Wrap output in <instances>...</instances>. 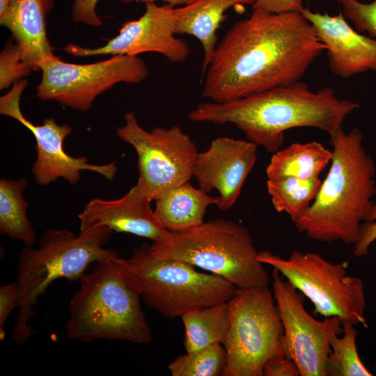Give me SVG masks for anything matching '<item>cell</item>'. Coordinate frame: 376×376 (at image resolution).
Returning <instances> with one entry per match:
<instances>
[{
    "mask_svg": "<svg viewBox=\"0 0 376 376\" xmlns=\"http://www.w3.org/2000/svg\"><path fill=\"white\" fill-rule=\"evenodd\" d=\"M100 0H73L72 17L76 23H82L90 26L98 27L102 25L101 19L96 11Z\"/></svg>",
    "mask_w": 376,
    "mask_h": 376,
    "instance_id": "4dcf8cb0",
    "label": "cell"
},
{
    "mask_svg": "<svg viewBox=\"0 0 376 376\" xmlns=\"http://www.w3.org/2000/svg\"><path fill=\"white\" fill-rule=\"evenodd\" d=\"M253 2V0H189L176 8V34L192 36L202 45L203 75L218 45L217 31L226 18V12L237 6L252 5Z\"/></svg>",
    "mask_w": 376,
    "mask_h": 376,
    "instance_id": "d6986e66",
    "label": "cell"
},
{
    "mask_svg": "<svg viewBox=\"0 0 376 376\" xmlns=\"http://www.w3.org/2000/svg\"><path fill=\"white\" fill-rule=\"evenodd\" d=\"M145 6V12L140 17L123 24L118 33L104 45L90 48L69 43L63 50L79 57L139 56L153 52L162 54L172 63L184 62L190 49L186 41L176 37V8L155 3H148Z\"/></svg>",
    "mask_w": 376,
    "mask_h": 376,
    "instance_id": "5bb4252c",
    "label": "cell"
},
{
    "mask_svg": "<svg viewBox=\"0 0 376 376\" xmlns=\"http://www.w3.org/2000/svg\"><path fill=\"white\" fill-rule=\"evenodd\" d=\"M342 7L344 17L360 33L366 32L376 39V0L363 3L359 0H335Z\"/></svg>",
    "mask_w": 376,
    "mask_h": 376,
    "instance_id": "83f0119b",
    "label": "cell"
},
{
    "mask_svg": "<svg viewBox=\"0 0 376 376\" xmlns=\"http://www.w3.org/2000/svg\"><path fill=\"white\" fill-rule=\"evenodd\" d=\"M374 368H376V361H375V363L374 364Z\"/></svg>",
    "mask_w": 376,
    "mask_h": 376,
    "instance_id": "d590c367",
    "label": "cell"
},
{
    "mask_svg": "<svg viewBox=\"0 0 376 376\" xmlns=\"http://www.w3.org/2000/svg\"><path fill=\"white\" fill-rule=\"evenodd\" d=\"M11 0H0V12L3 11Z\"/></svg>",
    "mask_w": 376,
    "mask_h": 376,
    "instance_id": "e575fe53",
    "label": "cell"
},
{
    "mask_svg": "<svg viewBox=\"0 0 376 376\" xmlns=\"http://www.w3.org/2000/svg\"><path fill=\"white\" fill-rule=\"evenodd\" d=\"M376 241V201L366 220L361 224L357 242L353 245V254L363 257L368 254L370 246Z\"/></svg>",
    "mask_w": 376,
    "mask_h": 376,
    "instance_id": "f1b7e54d",
    "label": "cell"
},
{
    "mask_svg": "<svg viewBox=\"0 0 376 376\" xmlns=\"http://www.w3.org/2000/svg\"><path fill=\"white\" fill-rule=\"evenodd\" d=\"M53 0H11L0 12V24L12 33L22 58L35 70L53 56L47 35L46 19Z\"/></svg>",
    "mask_w": 376,
    "mask_h": 376,
    "instance_id": "ac0fdd59",
    "label": "cell"
},
{
    "mask_svg": "<svg viewBox=\"0 0 376 376\" xmlns=\"http://www.w3.org/2000/svg\"><path fill=\"white\" fill-rule=\"evenodd\" d=\"M363 139L358 127L330 136L329 170L311 205L293 222L298 232L322 242H357L376 195L375 164Z\"/></svg>",
    "mask_w": 376,
    "mask_h": 376,
    "instance_id": "3957f363",
    "label": "cell"
},
{
    "mask_svg": "<svg viewBox=\"0 0 376 376\" xmlns=\"http://www.w3.org/2000/svg\"><path fill=\"white\" fill-rule=\"evenodd\" d=\"M252 9L272 13H299L304 8L301 0H253Z\"/></svg>",
    "mask_w": 376,
    "mask_h": 376,
    "instance_id": "d6a6232c",
    "label": "cell"
},
{
    "mask_svg": "<svg viewBox=\"0 0 376 376\" xmlns=\"http://www.w3.org/2000/svg\"><path fill=\"white\" fill-rule=\"evenodd\" d=\"M332 157V152L321 143H293L273 153L266 168L267 178L295 177L308 180L319 178Z\"/></svg>",
    "mask_w": 376,
    "mask_h": 376,
    "instance_id": "44dd1931",
    "label": "cell"
},
{
    "mask_svg": "<svg viewBox=\"0 0 376 376\" xmlns=\"http://www.w3.org/2000/svg\"><path fill=\"white\" fill-rule=\"evenodd\" d=\"M79 281L68 306V338L85 343L104 339L146 344L152 340L140 302L141 283L125 259L116 256L99 261Z\"/></svg>",
    "mask_w": 376,
    "mask_h": 376,
    "instance_id": "277c9868",
    "label": "cell"
},
{
    "mask_svg": "<svg viewBox=\"0 0 376 376\" xmlns=\"http://www.w3.org/2000/svg\"><path fill=\"white\" fill-rule=\"evenodd\" d=\"M125 261L139 279L143 301L169 319L228 301L238 290L224 278L198 272L189 263L153 256L146 243L134 249Z\"/></svg>",
    "mask_w": 376,
    "mask_h": 376,
    "instance_id": "52a82bcc",
    "label": "cell"
},
{
    "mask_svg": "<svg viewBox=\"0 0 376 376\" xmlns=\"http://www.w3.org/2000/svg\"><path fill=\"white\" fill-rule=\"evenodd\" d=\"M264 376H297L299 371L295 362L285 355L269 359L263 368Z\"/></svg>",
    "mask_w": 376,
    "mask_h": 376,
    "instance_id": "1f68e13d",
    "label": "cell"
},
{
    "mask_svg": "<svg viewBox=\"0 0 376 376\" xmlns=\"http://www.w3.org/2000/svg\"><path fill=\"white\" fill-rule=\"evenodd\" d=\"M40 70L37 97L81 111H88L100 95L116 84H137L149 76L145 61L130 55L86 64L68 63L54 55L41 63Z\"/></svg>",
    "mask_w": 376,
    "mask_h": 376,
    "instance_id": "8fae6325",
    "label": "cell"
},
{
    "mask_svg": "<svg viewBox=\"0 0 376 376\" xmlns=\"http://www.w3.org/2000/svg\"><path fill=\"white\" fill-rule=\"evenodd\" d=\"M324 51L301 13L253 9L218 43L203 75L202 95L225 102L301 81Z\"/></svg>",
    "mask_w": 376,
    "mask_h": 376,
    "instance_id": "6da1fadb",
    "label": "cell"
},
{
    "mask_svg": "<svg viewBox=\"0 0 376 376\" xmlns=\"http://www.w3.org/2000/svg\"><path fill=\"white\" fill-rule=\"evenodd\" d=\"M155 201L154 213L157 221L163 228L175 232L202 224L207 207L217 205L219 196H211L187 181Z\"/></svg>",
    "mask_w": 376,
    "mask_h": 376,
    "instance_id": "ffe728a7",
    "label": "cell"
},
{
    "mask_svg": "<svg viewBox=\"0 0 376 376\" xmlns=\"http://www.w3.org/2000/svg\"><path fill=\"white\" fill-rule=\"evenodd\" d=\"M301 13L325 45L329 68L333 74L347 78L369 70L376 71V39L352 28L342 11L330 15L304 7Z\"/></svg>",
    "mask_w": 376,
    "mask_h": 376,
    "instance_id": "2e32d148",
    "label": "cell"
},
{
    "mask_svg": "<svg viewBox=\"0 0 376 376\" xmlns=\"http://www.w3.org/2000/svg\"><path fill=\"white\" fill-rule=\"evenodd\" d=\"M272 294L283 327L284 355L297 364L301 376H326V361L331 339L342 334V320L336 316L317 320L304 308L305 296L274 268Z\"/></svg>",
    "mask_w": 376,
    "mask_h": 376,
    "instance_id": "7c38bea8",
    "label": "cell"
},
{
    "mask_svg": "<svg viewBox=\"0 0 376 376\" xmlns=\"http://www.w3.org/2000/svg\"><path fill=\"white\" fill-rule=\"evenodd\" d=\"M113 230L95 224L78 235L67 229L49 228L41 235L38 248L25 246L19 254L17 283L19 313L11 337L15 344L25 343L36 333L29 324L36 315L40 297L56 280H79L93 263L119 256L105 248Z\"/></svg>",
    "mask_w": 376,
    "mask_h": 376,
    "instance_id": "5b68a950",
    "label": "cell"
},
{
    "mask_svg": "<svg viewBox=\"0 0 376 376\" xmlns=\"http://www.w3.org/2000/svg\"><path fill=\"white\" fill-rule=\"evenodd\" d=\"M149 249L157 258L189 263L224 278L238 289L266 288L270 282L257 259L250 231L230 220L217 219L171 232L166 242H152Z\"/></svg>",
    "mask_w": 376,
    "mask_h": 376,
    "instance_id": "8992f818",
    "label": "cell"
},
{
    "mask_svg": "<svg viewBox=\"0 0 376 376\" xmlns=\"http://www.w3.org/2000/svg\"><path fill=\"white\" fill-rule=\"evenodd\" d=\"M359 107L339 99L331 88L313 91L298 81L228 102L199 104L188 118L193 122L233 124L249 141L274 153L281 148L285 131L313 127L331 136Z\"/></svg>",
    "mask_w": 376,
    "mask_h": 376,
    "instance_id": "7a4b0ae2",
    "label": "cell"
},
{
    "mask_svg": "<svg viewBox=\"0 0 376 376\" xmlns=\"http://www.w3.org/2000/svg\"><path fill=\"white\" fill-rule=\"evenodd\" d=\"M19 307V290L17 281L0 287V339L4 340L6 322L11 312Z\"/></svg>",
    "mask_w": 376,
    "mask_h": 376,
    "instance_id": "f546056e",
    "label": "cell"
},
{
    "mask_svg": "<svg viewBox=\"0 0 376 376\" xmlns=\"http://www.w3.org/2000/svg\"><path fill=\"white\" fill-rule=\"evenodd\" d=\"M322 182L320 177L308 180L279 177L267 178V188L274 209L285 212L294 222L311 205Z\"/></svg>",
    "mask_w": 376,
    "mask_h": 376,
    "instance_id": "cb8c5ba5",
    "label": "cell"
},
{
    "mask_svg": "<svg viewBox=\"0 0 376 376\" xmlns=\"http://www.w3.org/2000/svg\"><path fill=\"white\" fill-rule=\"evenodd\" d=\"M116 133L135 150L139 174L136 183L152 201L192 177L198 152L179 125L148 131L130 111Z\"/></svg>",
    "mask_w": 376,
    "mask_h": 376,
    "instance_id": "30bf717a",
    "label": "cell"
},
{
    "mask_svg": "<svg viewBox=\"0 0 376 376\" xmlns=\"http://www.w3.org/2000/svg\"><path fill=\"white\" fill-rule=\"evenodd\" d=\"M185 327L187 352L224 343L230 327L228 301L193 310L181 317Z\"/></svg>",
    "mask_w": 376,
    "mask_h": 376,
    "instance_id": "7402d4cb",
    "label": "cell"
},
{
    "mask_svg": "<svg viewBox=\"0 0 376 376\" xmlns=\"http://www.w3.org/2000/svg\"><path fill=\"white\" fill-rule=\"evenodd\" d=\"M257 259L276 269L324 318L336 316L368 328L363 282L347 274V263H334L317 253L297 250L288 258L261 251Z\"/></svg>",
    "mask_w": 376,
    "mask_h": 376,
    "instance_id": "ba28073f",
    "label": "cell"
},
{
    "mask_svg": "<svg viewBox=\"0 0 376 376\" xmlns=\"http://www.w3.org/2000/svg\"><path fill=\"white\" fill-rule=\"evenodd\" d=\"M342 336H334L326 361V376H372L359 355L357 331L353 323L342 321Z\"/></svg>",
    "mask_w": 376,
    "mask_h": 376,
    "instance_id": "d4e9b609",
    "label": "cell"
},
{
    "mask_svg": "<svg viewBox=\"0 0 376 376\" xmlns=\"http://www.w3.org/2000/svg\"><path fill=\"white\" fill-rule=\"evenodd\" d=\"M27 186L24 177L0 180V232L10 239L22 241L26 246L36 243V233L27 217L29 203L23 193Z\"/></svg>",
    "mask_w": 376,
    "mask_h": 376,
    "instance_id": "603a6c76",
    "label": "cell"
},
{
    "mask_svg": "<svg viewBox=\"0 0 376 376\" xmlns=\"http://www.w3.org/2000/svg\"><path fill=\"white\" fill-rule=\"evenodd\" d=\"M121 3H129L132 2H141L143 3H155L158 0H118ZM172 8H177L185 5L189 0H162Z\"/></svg>",
    "mask_w": 376,
    "mask_h": 376,
    "instance_id": "836d02e7",
    "label": "cell"
},
{
    "mask_svg": "<svg viewBox=\"0 0 376 376\" xmlns=\"http://www.w3.org/2000/svg\"><path fill=\"white\" fill-rule=\"evenodd\" d=\"M257 147L249 140L221 136L198 153L192 177L205 192L218 191L221 210H229L237 201L256 162Z\"/></svg>",
    "mask_w": 376,
    "mask_h": 376,
    "instance_id": "9a60e30c",
    "label": "cell"
},
{
    "mask_svg": "<svg viewBox=\"0 0 376 376\" xmlns=\"http://www.w3.org/2000/svg\"><path fill=\"white\" fill-rule=\"evenodd\" d=\"M230 327L223 345L224 376H263L266 361L283 355V327L268 288L238 289L228 301Z\"/></svg>",
    "mask_w": 376,
    "mask_h": 376,
    "instance_id": "9c48e42d",
    "label": "cell"
},
{
    "mask_svg": "<svg viewBox=\"0 0 376 376\" xmlns=\"http://www.w3.org/2000/svg\"><path fill=\"white\" fill-rule=\"evenodd\" d=\"M226 352L222 344H214L178 357L168 369L173 376L222 375Z\"/></svg>",
    "mask_w": 376,
    "mask_h": 376,
    "instance_id": "484cf974",
    "label": "cell"
},
{
    "mask_svg": "<svg viewBox=\"0 0 376 376\" xmlns=\"http://www.w3.org/2000/svg\"><path fill=\"white\" fill-rule=\"evenodd\" d=\"M33 70L35 68L22 58L17 44L7 42L0 54V89L10 87Z\"/></svg>",
    "mask_w": 376,
    "mask_h": 376,
    "instance_id": "4316f807",
    "label": "cell"
},
{
    "mask_svg": "<svg viewBox=\"0 0 376 376\" xmlns=\"http://www.w3.org/2000/svg\"><path fill=\"white\" fill-rule=\"evenodd\" d=\"M151 202L138 183L120 198H92L78 215L80 230L101 224L118 233L146 237L152 242H165L171 232L159 224Z\"/></svg>",
    "mask_w": 376,
    "mask_h": 376,
    "instance_id": "e0dca14e",
    "label": "cell"
},
{
    "mask_svg": "<svg viewBox=\"0 0 376 376\" xmlns=\"http://www.w3.org/2000/svg\"><path fill=\"white\" fill-rule=\"evenodd\" d=\"M27 86L24 79L13 85L10 91L0 97V113L9 116L26 127L36 139V159L31 168L35 181L47 185L58 178L72 185L78 183L82 171L95 172L108 180L116 175V162L104 164L88 162L85 156L75 157L64 149L63 142L72 132L68 124H58L54 118L45 119L42 124L35 125L28 120L20 109L22 94Z\"/></svg>",
    "mask_w": 376,
    "mask_h": 376,
    "instance_id": "4fadbf2b",
    "label": "cell"
}]
</instances>
